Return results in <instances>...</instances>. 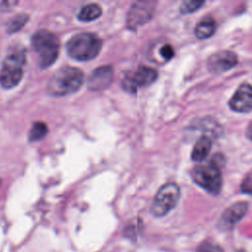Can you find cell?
<instances>
[{
	"label": "cell",
	"instance_id": "cell-18",
	"mask_svg": "<svg viewBox=\"0 0 252 252\" xmlns=\"http://www.w3.org/2000/svg\"><path fill=\"white\" fill-rule=\"evenodd\" d=\"M204 4H205V1L203 0H186L181 3L180 12L183 15L190 14L199 10Z\"/></svg>",
	"mask_w": 252,
	"mask_h": 252
},
{
	"label": "cell",
	"instance_id": "cell-23",
	"mask_svg": "<svg viewBox=\"0 0 252 252\" xmlns=\"http://www.w3.org/2000/svg\"><path fill=\"white\" fill-rule=\"evenodd\" d=\"M235 252H245L244 250H237V251H235Z\"/></svg>",
	"mask_w": 252,
	"mask_h": 252
},
{
	"label": "cell",
	"instance_id": "cell-17",
	"mask_svg": "<svg viewBox=\"0 0 252 252\" xmlns=\"http://www.w3.org/2000/svg\"><path fill=\"white\" fill-rule=\"evenodd\" d=\"M29 20V16L25 15V14H21V15H17L15 18H13L8 26H7V32L12 33V32H16L19 30H21L25 24L27 23V21Z\"/></svg>",
	"mask_w": 252,
	"mask_h": 252
},
{
	"label": "cell",
	"instance_id": "cell-9",
	"mask_svg": "<svg viewBox=\"0 0 252 252\" xmlns=\"http://www.w3.org/2000/svg\"><path fill=\"white\" fill-rule=\"evenodd\" d=\"M249 204L246 201H239L227 207L221 214L219 221L218 228L222 231H228L239 222L248 212Z\"/></svg>",
	"mask_w": 252,
	"mask_h": 252
},
{
	"label": "cell",
	"instance_id": "cell-8",
	"mask_svg": "<svg viewBox=\"0 0 252 252\" xmlns=\"http://www.w3.org/2000/svg\"><path fill=\"white\" fill-rule=\"evenodd\" d=\"M156 2L154 1H137L135 2L127 16V26L131 30H136L140 26L148 23L154 16Z\"/></svg>",
	"mask_w": 252,
	"mask_h": 252
},
{
	"label": "cell",
	"instance_id": "cell-13",
	"mask_svg": "<svg viewBox=\"0 0 252 252\" xmlns=\"http://www.w3.org/2000/svg\"><path fill=\"white\" fill-rule=\"evenodd\" d=\"M213 141L209 135H202L197 142L195 143L192 152H191V159L193 161H203L209 156L212 149Z\"/></svg>",
	"mask_w": 252,
	"mask_h": 252
},
{
	"label": "cell",
	"instance_id": "cell-15",
	"mask_svg": "<svg viewBox=\"0 0 252 252\" xmlns=\"http://www.w3.org/2000/svg\"><path fill=\"white\" fill-rule=\"evenodd\" d=\"M101 8L99 5L95 3H90L84 6L79 14H78V19L83 22H91L94 21L101 15Z\"/></svg>",
	"mask_w": 252,
	"mask_h": 252
},
{
	"label": "cell",
	"instance_id": "cell-16",
	"mask_svg": "<svg viewBox=\"0 0 252 252\" xmlns=\"http://www.w3.org/2000/svg\"><path fill=\"white\" fill-rule=\"evenodd\" d=\"M48 129L47 126L44 122L41 121H37L35 123L32 124L31 131H30V135H29V140L31 142H36L41 140L47 133Z\"/></svg>",
	"mask_w": 252,
	"mask_h": 252
},
{
	"label": "cell",
	"instance_id": "cell-2",
	"mask_svg": "<svg viewBox=\"0 0 252 252\" xmlns=\"http://www.w3.org/2000/svg\"><path fill=\"white\" fill-rule=\"evenodd\" d=\"M101 46V39L96 34L91 32L75 34L66 44L68 54L79 61L94 59L99 53Z\"/></svg>",
	"mask_w": 252,
	"mask_h": 252
},
{
	"label": "cell",
	"instance_id": "cell-19",
	"mask_svg": "<svg viewBox=\"0 0 252 252\" xmlns=\"http://www.w3.org/2000/svg\"><path fill=\"white\" fill-rule=\"evenodd\" d=\"M196 252H224L220 245L218 243L211 241V240H204L202 241L197 249Z\"/></svg>",
	"mask_w": 252,
	"mask_h": 252
},
{
	"label": "cell",
	"instance_id": "cell-5",
	"mask_svg": "<svg viewBox=\"0 0 252 252\" xmlns=\"http://www.w3.org/2000/svg\"><path fill=\"white\" fill-rule=\"evenodd\" d=\"M26 61L23 50H15L5 57L0 69V85L4 89H12L21 82Z\"/></svg>",
	"mask_w": 252,
	"mask_h": 252
},
{
	"label": "cell",
	"instance_id": "cell-7",
	"mask_svg": "<svg viewBox=\"0 0 252 252\" xmlns=\"http://www.w3.org/2000/svg\"><path fill=\"white\" fill-rule=\"evenodd\" d=\"M158 71L149 66H140L134 73L127 74L122 81V88L128 93H135L138 87H147L158 79Z\"/></svg>",
	"mask_w": 252,
	"mask_h": 252
},
{
	"label": "cell",
	"instance_id": "cell-14",
	"mask_svg": "<svg viewBox=\"0 0 252 252\" xmlns=\"http://www.w3.org/2000/svg\"><path fill=\"white\" fill-rule=\"evenodd\" d=\"M216 29L217 23L215 19L211 16H206L197 23L194 33L199 39H207L215 33Z\"/></svg>",
	"mask_w": 252,
	"mask_h": 252
},
{
	"label": "cell",
	"instance_id": "cell-11",
	"mask_svg": "<svg viewBox=\"0 0 252 252\" xmlns=\"http://www.w3.org/2000/svg\"><path fill=\"white\" fill-rule=\"evenodd\" d=\"M228 106L235 112H250L252 110V85L241 84L228 100Z\"/></svg>",
	"mask_w": 252,
	"mask_h": 252
},
{
	"label": "cell",
	"instance_id": "cell-20",
	"mask_svg": "<svg viewBox=\"0 0 252 252\" xmlns=\"http://www.w3.org/2000/svg\"><path fill=\"white\" fill-rule=\"evenodd\" d=\"M158 53H159V56H160L164 61H169V60L172 59L173 56H174V49H173V47H172L170 44L165 43V44H163V45L160 46Z\"/></svg>",
	"mask_w": 252,
	"mask_h": 252
},
{
	"label": "cell",
	"instance_id": "cell-6",
	"mask_svg": "<svg viewBox=\"0 0 252 252\" xmlns=\"http://www.w3.org/2000/svg\"><path fill=\"white\" fill-rule=\"evenodd\" d=\"M180 198V188L174 182L163 184L156 193L152 205L151 213L157 218H161L173 210Z\"/></svg>",
	"mask_w": 252,
	"mask_h": 252
},
{
	"label": "cell",
	"instance_id": "cell-1",
	"mask_svg": "<svg viewBox=\"0 0 252 252\" xmlns=\"http://www.w3.org/2000/svg\"><path fill=\"white\" fill-rule=\"evenodd\" d=\"M84 82V73L76 67L64 66L58 69L47 84V91L52 95H66L77 92Z\"/></svg>",
	"mask_w": 252,
	"mask_h": 252
},
{
	"label": "cell",
	"instance_id": "cell-22",
	"mask_svg": "<svg viewBox=\"0 0 252 252\" xmlns=\"http://www.w3.org/2000/svg\"><path fill=\"white\" fill-rule=\"evenodd\" d=\"M245 135H246L247 139L252 141V120L247 125V128H246V131H245Z\"/></svg>",
	"mask_w": 252,
	"mask_h": 252
},
{
	"label": "cell",
	"instance_id": "cell-3",
	"mask_svg": "<svg viewBox=\"0 0 252 252\" xmlns=\"http://www.w3.org/2000/svg\"><path fill=\"white\" fill-rule=\"evenodd\" d=\"M32 45L39 57L41 68L52 65L59 54V39L51 32L41 30L32 36Z\"/></svg>",
	"mask_w": 252,
	"mask_h": 252
},
{
	"label": "cell",
	"instance_id": "cell-21",
	"mask_svg": "<svg viewBox=\"0 0 252 252\" xmlns=\"http://www.w3.org/2000/svg\"><path fill=\"white\" fill-rule=\"evenodd\" d=\"M203 122H204V124H205L206 126H212V125H214V121H210V120H203ZM209 129H210V128L206 127V128H205V132L207 133V132L209 131ZM210 132H211L213 135H217V136L220 135V125H217V126L212 127V128H211V130H210Z\"/></svg>",
	"mask_w": 252,
	"mask_h": 252
},
{
	"label": "cell",
	"instance_id": "cell-24",
	"mask_svg": "<svg viewBox=\"0 0 252 252\" xmlns=\"http://www.w3.org/2000/svg\"><path fill=\"white\" fill-rule=\"evenodd\" d=\"M0 184H1V180H0Z\"/></svg>",
	"mask_w": 252,
	"mask_h": 252
},
{
	"label": "cell",
	"instance_id": "cell-4",
	"mask_svg": "<svg viewBox=\"0 0 252 252\" xmlns=\"http://www.w3.org/2000/svg\"><path fill=\"white\" fill-rule=\"evenodd\" d=\"M192 180L211 195L220 194L222 186L220 167L211 160L206 164H199L190 172Z\"/></svg>",
	"mask_w": 252,
	"mask_h": 252
},
{
	"label": "cell",
	"instance_id": "cell-12",
	"mask_svg": "<svg viewBox=\"0 0 252 252\" xmlns=\"http://www.w3.org/2000/svg\"><path fill=\"white\" fill-rule=\"evenodd\" d=\"M113 81V69L111 66H100L93 71L88 79V88L92 91L106 89Z\"/></svg>",
	"mask_w": 252,
	"mask_h": 252
},
{
	"label": "cell",
	"instance_id": "cell-10",
	"mask_svg": "<svg viewBox=\"0 0 252 252\" xmlns=\"http://www.w3.org/2000/svg\"><path fill=\"white\" fill-rule=\"evenodd\" d=\"M238 63L237 55L230 50H220L213 53L207 60L208 69L215 74L226 72Z\"/></svg>",
	"mask_w": 252,
	"mask_h": 252
}]
</instances>
